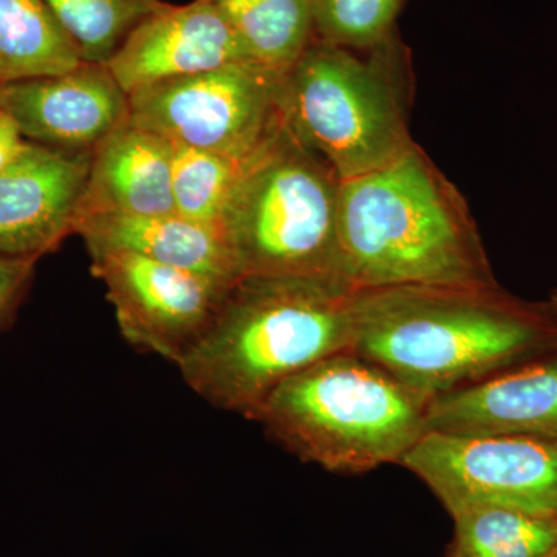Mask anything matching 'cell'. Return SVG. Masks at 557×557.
Here are the masks:
<instances>
[{"instance_id": "cell-23", "label": "cell", "mask_w": 557, "mask_h": 557, "mask_svg": "<svg viewBox=\"0 0 557 557\" xmlns=\"http://www.w3.org/2000/svg\"><path fill=\"white\" fill-rule=\"evenodd\" d=\"M27 145L28 139L22 135L13 116L0 109V171L10 166Z\"/></svg>"}, {"instance_id": "cell-13", "label": "cell", "mask_w": 557, "mask_h": 557, "mask_svg": "<svg viewBox=\"0 0 557 557\" xmlns=\"http://www.w3.org/2000/svg\"><path fill=\"white\" fill-rule=\"evenodd\" d=\"M428 432L557 438V347L429 403Z\"/></svg>"}, {"instance_id": "cell-2", "label": "cell", "mask_w": 557, "mask_h": 557, "mask_svg": "<svg viewBox=\"0 0 557 557\" xmlns=\"http://www.w3.org/2000/svg\"><path fill=\"white\" fill-rule=\"evenodd\" d=\"M339 278L346 287H498L467 200L420 146L343 180Z\"/></svg>"}, {"instance_id": "cell-5", "label": "cell", "mask_w": 557, "mask_h": 557, "mask_svg": "<svg viewBox=\"0 0 557 557\" xmlns=\"http://www.w3.org/2000/svg\"><path fill=\"white\" fill-rule=\"evenodd\" d=\"M361 53L313 38L285 76L288 126L341 180L380 170L416 145L409 47L395 33Z\"/></svg>"}, {"instance_id": "cell-6", "label": "cell", "mask_w": 557, "mask_h": 557, "mask_svg": "<svg viewBox=\"0 0 557 557\" xmlns=\"http://www.w3.org/2000/svg\"><path fill=\"white\" fill-rule=\"evenodd\" d=\"M341 182L285 123L249 160L220 219L240 276L341 282Z\"/></svg>"}, {"instance_id": "cell-3", "label": "cell", "mask_w": 557, "mask_h": 557, "mask_svg": "<svg viewBox=\"0 0 557 557\" xmlns=\"http://www.w3.org/2000/svg\"><path fill=\"white\" fill-rule=\"evenodd\" d=\"M361 293L333 278L242 276L180 373L209 405L252 420L284 381L350 350Z\"/></svg>"}, {"instance_id": "cell-12", "label": "cell", "mask_w": 557, "mask_h": 557, "mask_svg": "<svg viewBox=\"0 0 557 557\" xmlns=\"http://www.w3.org/2000/svg\"><path fill=\"white\" fill-rule=\"evenodd\" d=\"M239 61H255L208 0L153 13L127 36L108 69L127 95Z\"/></svg>"}, {"instance_id": "cell-21", "label": "cell", "mask_w": 557, "mask_h": 557, "mask_svg": "<svg viewBox=\"0 0 557 557\" xmlns=\"http://www.w3.org/2000/svg\"><path fill=\"white\" fill-rule=\"evenodd\" d=\"M409 0H311L313 38L364 51L397 33L395 22Z\"/></svg>"}, {"instance_id": "cell-1", "label": "cell", "mask_w": 557, "mask_h": 557, "mask_svg": "<svg viewBox=\"0 0 557 557\" xmlns=\"http://www.w3.org/2000/svg\"><path fill=\"white\" fill-rule=\"evenodd\" d=\"M556 347L547 302L498 285L364 289L350 350L432 399Z\"/></svg>"}, {"instance_id": "cell-24", "label": "cell", "mask_w": 557, "mask_h": 557, "mask_svg": "<svg viewBox=\"0 0 557 557\" xmlns=\"http://www.w3.org/2000/svg\"><path fill=\"white\" fill-rule=\"evenodd\" d=\"M545 302H547L548 309L552 310L553 314L557 318V288L552 293L549 299L545 300Z\"/></svg>"}, {"instance_id": "cell-20", "label": "cell", "mask_w": 557, "mask_h": 557, "mask_svg": "<svg viewBox=\"0 0 557 557\" xmlns=\"http://www.w3.org/2000/svg\"><path fill=\"white\" fill-rule=\"evenodd\" d=\"M84 62L108 64L143 21L163 9V0H46Z\"/></svg>"}, {"instance_id": "cell-22", "label": "cell", "mask_w": 557, "mask_h": 557, "mask_svg": "<svg viewBox=\"0 0 557 557\" xmlns=\"http://www.w3.org/2000/svg\"><path fill=\"white\" fill-rule=\"evenodd\" d=\"M36 262L38 259L0 256V325L10 321L24 298L35 276Z\"/></svg>"}, {"instance_id": "cell-9", "label": "cell", "mask_w": 557, "mask_h": 557, "mask_svg": "<svg viewBox=\"0 0 557 557\" xmlns=\"http://www.w3.org/2000/svg\"><path fill=\"white\" fill-rule=\"evenodd\" d=\"M89 255L91 274L104 285L121 335L175 366L203 338L234 285L131 251Z\"/></svg>"}, {"instance_id": "cell-11", "label": "cell", "mask_w": 557, "mask_h": 557, "mask_svg": "<svg viewBox=\"0 0 557 557\" xmlns=\"http://www.w3.org/2000/svg\"><path fill=\"white\" fill-rule=\"evenodd\" d=\"M91 152L28 141L0 171V256L40 259L75 234Z\"/></svg>"}, {"instance_id": "cell-8", "label": "cell", "mask_w": 557, "mask_h": 557, "mask_svg": "<svg viewBox=\"0 0 557 557\" xmlns=\"http://www.w3.org/2000/svg\"><path fill=\"white\" fill-rule=\"evenodd\" d=\"M401 467L423 480L450 516L500 507L557 519V438L428 432Z\"/></svg>"}, {"instance_id": "cell-7", "label": "cell", "mask_w": 557, "mask_h": 557, "mask_svg": "<svg viewBox=\"0 0 557 557\" xmlns=\"http://www.w3.org/2000/svg\"><path fill=\"white\" fill-rule=\"evenodd\" d=\"M287 72L239 61L129 95V120L175 145L247 160L287 123Z\"/></svg>"}, {"instance_id": "cell-25", "label": "cell", "mask_w": 557, "mask_h": 557, "mask_svg": "<svg viewBox=\"0 0 557 557\" xmlns=\"http://www.w3.org/2000/svg\"><path fill=\"white\" fill-rule=\"evenodd\" d=\"M548 557H557V552L556 553H553L552 556H548Z\"/></svg>"}, {"instance_id": "cell-16", "label": "cell", "mask_w": 557, "mask_h": 557, "mask_svg": "<svg viewBox=\"0 0 557 557\" xmlns=\"http://www.w3.org/2000/svg\"><path fill=\"white\" fill-rule=\"evenodd\" d=\"M81 64L46 0H0V84L62 75Z\"/></svg>"}, {"instance_id": "cell-10", "label": "cell", "mask_w": 557, "mask_h": 557, "mask_svg": "<svg viewBox=\"0 0 557 557\" xmlns=\"http://www.w3.org/2000/svg\"><path fill=\"white\" fill-rule=\"evenodd\" d=\"M0 109L28 141L90 152L129 121V95L106 64L84 62L62 75L0 84Z\"/></svg>"}, {"instance_id": "cell-19", "label": "cell", "mask_w": 557, "mask_h": 557, "mask_svg": "<svg viewBox=\"0 0 557 557\" xmlns=\"http://www.w3.org/2000/svg\"><path fill=\"white\" fill-rule=\"evenodd\" d=\"M172 199L182 218L218 226L249 160L171 143Z\"/></svg>"}, {"instance_id": "cell-4", "label": "cell", "mask_w": 557, "mask_h": 557, "mask_svg": "<svg viewBox=\"0 0 557 557\" xmlns=\"http://www.w3.org/2000/svg\"><path fill=\"white\" fill-rule=\"evenodd\" d=\"M429 403L375 362L346 350L284 381L252 421L307 463L362 474L401 465L428 434Z\"/></svg>"}, {"instance_id": "cell-14", "label": "cell", "mask_w": 557, "mask_h": 557, "mask_svg": "<svg viewBox=\"0 0 557 557\" xmlns=\"http://www.w3.org/2000/svg\"><path fill=\"white\" fill-rule=\"evenodd\" d=\"M171 150L166 138L135 126L131 120L124 123L91 152L76 223L98 214L175 212Z\"/></svg>"}, {"instance_id": "cell-17", "label": "cell", "mask_w": 557, "mask_h": 557, "mask_svg": "<svg viewBox=\"0 0 557 557\" xmlns=\"http://www.w3.org/2000/svg\"><path fill=\"white\" fill-rule=\"evenodd\" d=\"M252 60L288 72L313 39L311 0H208Z\"/></svg>"}, {"instance_id": "cell-18", "label": "cell", "mask_w": 557, "mask_h": 557, "mask_svg": "<svg viewBox=\"0 0 557 557\" xmlns=\"http://www.w3.org/2000/svg\"><path fill=\"white\" fill-rule=\"evenodd\" d=\"M453 519L446 557H548L557 552V519L500 507L468 508Z\"/></svg>"}, {"instance_id": "cell-15", "label": "cell", "mask_w": 557, "mask_h": 557, "mask_svg": "<svg viewBox=\"0 0 557 557\" xmlns=\"http://www.w3.org/2000/svg\"><path fill=\"white\" fill-rule=\"evenodd\" d=\"M75 234L87 251L120 249L164 265L233 285L240 273L218 226L172 214H98L79 220Z\"/></svg>"}]
</instances>
